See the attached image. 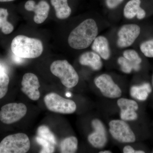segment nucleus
<instances>
[{"label":"nucleus","mask_w":153,"mask_h":153,"mask_svg":"<svg viewBox=\"0 0 153 153\" xmlns=\"http://www.w3.org/2000/svg\"><path fill=\"white\" fill-rule=\"evenodd\" d=\"M8 13L7 10L0 8V29L2 32L6 35L10 34L14 30V27L12 24L8 22Z\"/></svg>","instance_id":"nucleus-20"},{"label":"nucleus","mask_w":153,"mask_h":153,"mask_svg":"<svg viewBox=\"0 0 153 153\" xmlns=\"http://www.w3.org/2000/svg\"><path fill=\"white\" fill-rule=\"evenodd\" d=\"M152 91V87L149 83L133 85L131 88L130 94L132 97L137 100L145 101Z\"/></svg>","instance_id":"nucleus-18"},{"label":"nucleus","mask_w":153,"mask_h":153,"mask_svg":"<svg viewBox=\"0 0 153 153\" xmlns=\"http://www.w3.org/2000/svg\"><path fill=\"white\" fill-rule=\"evenodd\" d=\"M38 136L49 141L54 145H56L57 141L54 134L47 126H41L37 129Z\"/></svg>","instance_id":"nucleus-21"},{"label":"nucleus","mask_w":153,"mask_h":153,"mask_svg":"<svg viewBox=\"0 0 153 153\" xmlns=\"http://www.w3.org/2000/svg\"><path fill=\"white\" fill-rule=\"evenodd\" d=\"M123 56L126 59L137 66H140L142 59L137 52L133 49H127L124 51Z\"/></svg>","instance_id":"nucleus-23"},{"label":"nucleus","mask_w":153,"mask_h":153,"mask_svg":"<svg viewBox=\"0 0 153 153\" xmlns=\"http://www.w3.org/2000/svg\"><path fill=\"white\" fill-rule=\"evenodd\" d=\"M30 148L29 138L26 134H11L0 143V153H25Z\"/></svg>","instance_id":"nucleus-4"},{"label":"nucleus","mask_w":153,"mask_h":153,"mask_svg":"<svg viewBox=\"0 0 153 153\" xmlns=\"http://www.w3.org/2000/svg\"><path fill=\"white\" fill-rule=\"evenodd\" d=\"M152 85L153 86V74L152 76Z\"/></svg>","instance_id":"nucleus-33"},{"label":"nucleus","mask_w":153,"mask_h":153,"mask_svg":"<svg viewBox=\"0 0 153 153\" xmlns=\"http://www.w3.org/2000/svg\"><path fill=\"white\" fill-rule=\"evenodd\" d=\"M94 82L102 95L107 98L115 99L121 96V89L110 75L106 74H101L94 79Z\"/></svg>","instance_id":"nucleus-8"},{"label":"nucleus","mask_w":153,"mask_h":153,"mask_svg":"<svg viewBox=\"0 0 153 153\" xmlns=\"http://www.w3.org/2000/svg\"><path fill=\"white\" fill-rule=\"evenodd\" d=\"M27 106L22 103H10L2 107L0 111V120L6 124L19 121L27 112Z\"/></svg>","instance_id":"nucleus-7"},{"label":"nucleus","mask_w":153,"mask_h":153,"mask_svg":"<svg viewBox=\"0 0 153 153\" xmlns=\"http://www.w3.org/2000/svg\"><path fill=\"white\" fill-rule=\"evenodd\" d=\"M4 72H5L4 68V67H3L2 66L0 65V74Z\"/></svg>","instance_id":"nucleus-29"},{"label":"nucleus","mask_w":153,"mask_h":153,"mask_svg":"<svg viewBox=\"0 0 153 153\" xmlns=\"http://www.w3.org/2000/svg\"><path fill=\"white\" fill-rule=\"evenodd\" d=\"M124 0H105V4L108 8L113 9L117 7Z\"/></svg>","instance_id":"nucleus-27"},{"label":"nucleus","mask_w":153,"mask_h":153,"mask_svg":"<svg viewBox=\"0 0 153 153\" xmlns=\"http://www.w3.org/2000/svg\"><path fill=\"white\" fill-rule=\"evenodd\" d=\"M109 127L111 136L119 142L132 143L135 141V135L125 121L114 120L110 122Z\"/></svg>","instance_id":"nucleus-6"},{"label":"nucleus","mask_w":153,"mask_h":153,"mask_svg":"<svg viewBox=\"0 0 153 153\" xmlns=\"http://www.w3.org/2000/svg\"><path fill=\"white\" fill-rule=\"evenodd\" d=\"M98 33L95 21L91 19H86L71 31L68 37V44L75 49H86L92 44Z\"/></svg>","instance_id":"nucleus-1"},{"label":"nucleus","mask_w":153,"mask_h":153,"mask_svg":"<svg viewBox=\"0 0 153 153\" xmlns=\"http://www.w3.org/2000/svg\"><path fill=\"white\" fill-rule=\"evenodd\" d=\"M15 0H0V2H10Z\"/></svg>","instance_id":"nucleus-31"},{"label":"nucleus","mask_w":153,"mask_h":153,"mask_svg":"<svg viewBox=\"0 0 153 153\" xmlns=\"http://www.w3.org/2000/svg\"><path fill=\"white\" fill-rule=\"evenodd\" d=\"M36 140L37 143L42 147L39 153H52L55 152V145L52 144L48 141L41 138L38 136L36 137Z\"/></svg>","instance_id":"nucleus-25"},{"label":"nucleus","mask_w":153,"mask_h":153,"mask_svg":"<svg viewBox=\"0 0 153 153\" xmlns=\"http://www.w3.org/2000/svg\"><path fill=\"white\" fill-rule=\"evenodd\" d=\"M78 148V140L76 137L70 136L62 141L60 146V152L74 153L76 152Z\"/></svg>","instance_id":"nucleus-19"},{"label":"nucleus","mask_w":153,"mask_h":153,"mask_svg":"<svg viewBox=\"0 0 153 153\" xmlns=\"http://www.w3.org/2000/svg\"><path fill=\"white\" fill-rule=\"evenodd\" d=\"M79 63L82 66L90 67L94 71L100 70L102 66L101 57L94 52H86L80 55Z\"/></svg>","instance_id":"nucleus-15"},{"label":"nucleus","mask_w":153,"mask_h":153,"mask_svg":"<svg viewBox=\"0 0 153 153\" xmlns=\"http://www.w3.org/2000/svg\"><path fill=\"white\" fill-rule=\"evenodd\" d=\"M140 28L135 24L123 25L118 32L117 45L120 48H126L132 45L139 36Z\"/></svg>","instance_id":"nucleus-9"},{"label":"nucleus","mask_w":153,"mask_h":153,"mask_svg":"<svg viewBox=\"0 0 153 153\" xmlns=\"http://www.w3.org/2000/svg\"><path fill=\"white\" fill-rule=\"evenodd\" d=\"M22 91L30 99L38 100L40 97L39 88L40 82L37 76L32 73H27L23 76L22 81Z\"/></svg>","instance_id":"nucleus-11"},{"label":"nucleus","mask_w":153,"mask_h":153,"mask_svg":"<svg viewBox=\"0 0 153 153\" xmlns=\"http://www.w3.org/2000/svg\"><path fill=\"white\" fill-rule=\"evenodd\" d=\"M11 50L14 55L22 58H36L43 53L41 41L23 35L16 36L12 41Z\"/></svg>","instance_id":"nucleus-2"},{"label":"nucleus","mask_w":153,"mask_h":153,"mask_svg":"<svg viewBox=\"0 0 153 153\" xmlns=\"http://www.w3.org/2000/svg\"><path fill=\"white\" fill-rule=\"evenodd\" d=\"M52 74L60 79L61 83L68 88L76 86L79 82L77 72L67 60H57L50 66Z\"/></svg>","instance_id":"nucleus-3"},{"label":"nucleus","mask_w":153,"mask_h":153,"mask_svg":"<svg viewBox=\"0 0 153 153\" xmlns=\"http://www.w3.org/2000/svg\"><path fill=\"white\" fill-rule=\"evenodd\" d=\"M25 7L28 11L35 13L34 21L37 24H41L45 22L48 18L50 6L46 1L42 0L38 4L33 0H29L25 3Z\"/></svg>","instance_id":"nucleus-12"},{"label":"nucleus","mask_w":153,"mask_h":153,"mask_svg":"<svg viewBox=\"0 0 153 153\" xmlns=\"http://www.w3.org/2000/svg\"><path fill=\"white\" fill-rule=\"evenodd\" d=\"M57 19L63 20L67 19L71 13V8L68 6L67 0H51Z\"/></svg>","instance_id":"nucleus-17"},{"label":"nucleus","mask_w":153,"mask_h":153,"mask_svg":"<svg viewBox=\"0 0 153 153\" xmlns=\"http://www.w3.org/2000/svg\"><path fill=\"white\" fill-rule=\"evenodd\" d=\"M135 153H145V152L143 151L137 150V151H135Z\"/></svg>","instance_id":"nucleus-32"},{"label":"nucleus","mask_w":153,"mask_h":153,"mask_svg":"<svg viewBox=\"0 0 153 153\" xmlns=\"http://www.w3.org/2000/svg\"><path fill=\"white\" fill-rule=\"evenodd\" d=\"M141 0H130L126 4L123 10V14L126 19H131L135 17L140 20L143 19L146 13L140 7Z\"/></svg>","instance_id":"nucleus-14"},{"label":"nucleus","mask_w":153,"mask_h":153,"mask_svg":"<svg viewBox=\"0 0 153 153\" xmlns=\"http://www.w3.org/2000/svg\"><path fill=\"white\" fill-rule=\"evenodd\" d=\"M10 78L5 72L0 74V99L3 98L7 92Z\"/></svg>","instance_id":"nucleus-24"},{"label":"nucleus","mask_w":153,"mask_h":153,"mask_svg":"<svg viewBox=\"0 0 153 153\" xmlns=\"http://www.w3.org/2000/svg\"><path fill=\"white\" fill-rule=\"evenodd\" d=\"M140 49L146 57H153V39L143 42Z\"/></svg>","instance_id":"nucleus-26"},{"label":"nucleus","mask_w":153,"mask_h":153,"mask_svg":"<svg viewBox=\"0 0 153 153\" xmlns=\"http://www.w3.org/2000/svg\"><path fill=\"white\" fill-rule=\"evenodd\" d=\"M91 45L93 52L97 53L105 60L109 59L111 56L109 42L105 37L99 36L96 38Z\"/></svg>","instance_id":"nucleus-16"},{"label":"nucleus","mask_w":153,"mask_h":153,"mask_svg":"<svg viewBox=\"0 0 153 153\" xmlns=\"http://www.w3.org/2000/svg\"><path fill=\"white\" fill-rule=\"evenodd\" d=\"M91 126L94 131L88 136V142L96 149L104 147L108 141L106 130L104 124L98 119H95L91 121Z\"/></svg>","instance_id":"nucleus-10"},{"label":"nucleus","mask_w":153,"mask_h":153,"mask_svg":"<svg viewBox=\"0 0 153 153\" xmlns=\"http://www.w3.org/2000/svg\"><path fill=\"white\" fill-rule=\"evenodd\" d=\"M112 152L109 150H104L100 151L99 153H111Z\"/></svg>","instance_id":"nucleus-30"},{"label":"nucleus","mask_w":153,"mask_h":153,"mask_svg":"<svg viewBox=\"0 0 153 153\" xmlns=\"http://www.w3.org/2000/svg\"><path fill=\"white\" fill-rule=\"evenodd\" d=\"M124 153H134L135 152V150L133 148L130 146H126L123 149Z\"/></svg>","instance_id":"nucleus-28"},{"label":"nucleus","mask_w":153,"mask_h":153,"mask_svg":"<svg viewBox=\"0 0 153 153\" xmlns=\"http://www.w3.org/2000/svg\"><path fill=\"white\" fill-rule=\"evenodd\" d=\"M118 63L120 66L122 71L126 74H129L132 70L138 71L140 68V66H137L129 61L123 56L119 57L117 60Z\"/></svg>","instance_id":"nucleus-22"},{"label":"nucleus","mask_w":153,"mask_h":153,"mask_svg":"<svg viewBox=\"0 0 153 153\" xmlns=\"http://www.w3.org/2000/svg\"><path fill=\"white\" fill-rule=\"evenodd\" d=\"M117 104L120 108L121 119L124 121L136 120L138 117L137 111L138 105L134 100L125 98L118 100Z\"/></svg>","instance_id":"nucleus-13"},{"label":"nucleus","mask_w":153,"mask_h":153,"mask_svg":"<svg viewBox=\"0 0 153 153\" xmlns=\"http://www.w3.org/2000/svg\"><path fill=\"white\" fill-rule=\"evenodd\" d=\"M44 102L47 109L55 113L71 114L75 112L76 103L73 100L64 98L57 94H48L44 97Z\"/></svg>","instance_id":"nucleus-5"}]
</instances>
